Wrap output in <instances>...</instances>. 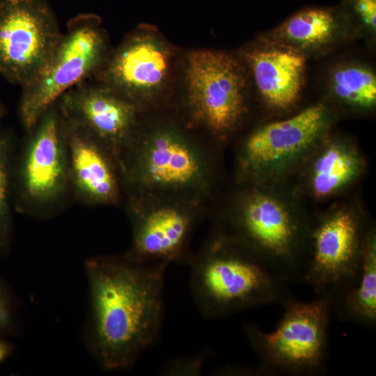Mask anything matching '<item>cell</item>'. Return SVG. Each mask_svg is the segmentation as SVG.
<instances>
[{
	"mask_svg": "<svg viewBox=\"0 0 376 376\" xmlns=\"http://www.w3.org/2000/svg\"><path fill=\"white\" fill-rule=\"evenodd\" d=\"M13 203L22 214L48 219L72 195L66 127L57 102L26 130L12 177Z\"/></svg>",
	"mask_w": 376,
	"mask_h": 376,
	"instance_id": "3",
	"label": "cell"
},
{
	"mask_svg": "<svg viewBox=\"0 0 376 376\" xmlns=\"http://www.w3.org/2000/svg\"><path fill=\"white\" fill-rule=\"evenodd\" d=\"M257 88L270 107L284 109L299 98L304 81L306 56L285 46L266 42L245 52Z\"/></svg>",
	"mask_w": 376,
	"mask_h": 376,
	"instance_id": "15",
	"label": "cell"
},
{
	"mask_svg": "<svg viewBox=\"0 0 376 376\" xmlns=\"http://www.w3.org/2000/svg\"><path fill=\"white\" fill-rule=\"evenodd\" d=\"M61 33L45 0H0V75L26 84L42 67Z\"/></svg>",
	"mask_w": 376,
	"mask_h": 376,
	"instance_id": "8",
	"label": "cell"
},
{
	"mask_svg": "<svg viewBox=\"0 0 376 376\" xmlns=\"http://www.w3.org/2000/svg\"><path fill=\"white\" fill-rule=\"evenodd\" d=\"M353 21L373 33L376 31V0H344Z\"/></svg>",
	"mask_w": 376,
	"mask_h": 376,
	"instance_id": "21",
	"label": "cell"
},
{
	"mask_svg": "<svg viewBox=\"0 0 376 376\" xmlns=\"http://www.w3.org/2000/svg\"><path fill=\"white\" fill-rule=\"evenodd\" d=\"M329 125V112L322 104L269 123L252 134L244 147L247 164L253 168L274 166L294 157L314 143Z\"/></svg>",
	"mask_w": 376,
	"mask_h": 376,
	"instance_id": "14",
	"label": "cell"
},
{
	"mask_svg": "<svg viewBox=\"0 0 376 376\" xmlns=\"http://www.w3.org/2000/svg\"><path fill=\"white\" fill-rule=\"evenodd\" d=\"M15 307L9 290L0 277V338L14 328Z\"/></svg>",
	"mask_w": 376,
	"mask_h": 376,
	"instance_id": "22",
	"label": "cell"
},
{
	"mask_svg": "<svg viewBox=\"0 0 376 376\" xmlns=\"http://www.w3.org/2000/svg\"><path fill=\"white\" fill-rule=\"evenodd\" d=\"M5 113V109L1 102L0 101V119L3 116Z\"/></svg>",
	"mask_w": 376,
	"mask_h": 376,
	"instance_id": "23",
	"label": "cell"
},
{
	"mask_svg": "<svg viewBox=\"0 0 376 376\" xmlns=\"http://www.w3.org/2000/svg\"><path fill=\"white\" fill-rule=\"evenodd\" d=\"M15 148L13 133L0 128V258L8 253L12 238V177Z\"/></svg>",
	"mask_w": 376,
	"mask_h": 376,
	"instance_id": "20",
	"label": "cell"
},
{
	"mask_svg": "<svg viewBox=\"0 0 376 376\" xmlns=\"http://www.w3.org/2000/svg\"><path fill=\"white\" fill-rule=\"evenodd\" d=\"M359 219L346 210L320 221L311 233V249L304 279L318 296L331 301V311L359 278L363 242Z\"/></svg>",
	"mask_w": 376,
	"mask_h": 376,
	"instance_id": "9",
	"label": "cell"
},
{
	"mask_svg": "<svg viewBox=\"0 0 376 376\" xmlns=\"http://www.w3.org/2000/svg\"><path fill=\"white\" fill-rule=\"evenodd\" d=\"M186 82L192 114L214 134L233 130L245 113L246 80L231 56L207 50L192 52Z\"/></svg>",
	"mask_w": 376,
	"mask_h": 376,
	"instance_id": "7",
	"label": "cell"
},
{
	"mask_svg": "<svg viewBox=\"0 0 376 376\" xmlns=\"http://www.w3.org/2000/svg\"><path fill=\"white\" fill-rule=\"evenodd\" d=\"M64 120L72 195L92 206L117 203L121 175L116 159L97 138Z\"/></svg>",
	"mask_w": 376,
	"mask_h": 376,
	"instance_id": "13",
	"label": "cell"
},
{
	"mask_svg": "<svg viewBox=\"0 0 376 376\" xmlns=\"http://www.w3.org/2000/svg\"><path fill=\"white\" fill-rule=\"evenodd\" d=\"M97 81L91 83L88 79L78 84L56 102L64 118L101 141L119 166L135 137L136 102Z\"/></svg>",
	"mask_w": 376,
	"mask_h": 376,
	"instance_id": "10",
	"label": "cell"
},
{
	"mask_svg": "<svg viewBox=\"0 0 376 376\" xmlns=\"http://www.w3.org/2000/svg\"><path fill=\"white\" fill-rule=\"evenodd\" d=\"M194 303L217 319L293 299L289 283L270 272L252 253L226 236L206 244L189 263Z\"/></svg>",
	"mask_w": 376,
	"mask_h": 376,
	"instance_id": "2",
	"label": "cell"
},
{
	"mask_svg": "<svg viewBox=\"0 0 376 376\" xmlns=\"http://www.w3.org/2000/svg\"><path fill=\"white\" fill-rule=\"evenodd\" d=\"M130 199L132 238L125 256L142 263L189 265L193 255L188 251V242L197 221L196 212L171 203L143 206L136 198Z\"/></svg>",
	"mask_w": 376,
	"mask_h": 376,
	"instance_id": "11",
	"label": "cell"
},
{
	"mask_svg": "<svg viewBox=\"0 0 376 376\" xmlns=\"http://www.w3.org/2000/svg\"><path fill=\"white\" fill-rule=\"evenodd\" d=\"M354 21L343 6L300 10L274 29L263 40L305 53L334 47L353 30Z\"/></svg>",
	"mask_w": 376,
	"mask_h": 376,
	"instance_id": "16",
	"label": "cell"
},
{
	"mask_svg": "<svg viewBox=\"0 0 376 376\" xmlns=\"http://www.w3.org/2000/svg\"><path fill=\"white\" fill-rule=\"evenodd\" d=\"M121 179L140 192L186 191L205 188L207 166L193 143L171 130L134 137L119 162Z\"/></svg>",
	"mask_w": 376,
	"mask_h": 376,
	"instance_id": "6",
	"label": "cell"
},
{
	"mask_svg": "<svg viewBox=\"0 0 376 376\" xmlns=\"http://www.w3.org/2000/svg\"><path fill=\"white\" fill-rule=\"evenodd\" d=\"M361 159L350 147L334 143L318 156L313 168L311 185L317 196H328L352 181L360 171Z\"/></svg>",
	"mask_w": 376,
	"mask_h": 376,
	"instance_id": "18",
	"label": "cell"
},
{
	"mask_svg": "<svg viewBox=\"0 0 376 376\" xmlns=\"http://www.w3.org/2000/svg\"><path fill=\"white\" fill-rule=\"evenodd\" d=\"M332 318L368 329L376 324V240L373 230L365 236L361 267L354 287L345 293L331 311Z\"/></svg>",
	"mask_w": 376,
	"mask_h": 376,
	"instance_id": "17",
	"label": "cell"
},
{
	"mask_svg": "<svg viewBox=\"0 0 376 376\" xmlns=\"http://www.w3.org/2000/svg\"><path fill=\"white\" fill-rule=\"evenodd\" d=\"M168 263H142L123 256L88 259V311L84 340L105 370L131 367L159 338Z\"/></svg>",
	"mask_w": 376,
	"mask_h": 376,
	"instance_id": "1",
	"label": "cell"
},
{
	"mask_svg": "<svg viewBox=\"0 0 376 376\" xmlns=\"http://www.w3.org/2000/svg\"><path fill=\"white\" fill-rule=\"evenodd\" d=\"M329 81L334 95L347 104L369 108L376 102V76L366 65L357 63L338 65Z\"/></svg>",
	"mask_w": 376,
	"mask_h": 376,
	"instance_id": "19",
	"label": "cell"
},
{
	"mask_svg": "<svg viewBox=\"0 0 376 376\" xmlns=\"http://www.w3.org/2000/svg\"><path fill=\"white\" fill-rule=\"evenodd\" d=\"M106 54L107 39L100 19L89 13L71 19L42 67L22 86L19 112L26 131L63 94L93 77Z\"/></svg>",
	"mask_w": 376,
	"mask_h": 376,
	"instance_id": "5",
	"label": "cell"
},
{
	"mask_svg": "<svg viewBox=\"0 0 376 376\" xmlns=\"http://www.w3.org/2000/svg\"><path fill=\"white\" fill-rule=\"evenodd\" d=\"M278 326L267 332L256 324H245L246 339L259 360L255 373L266 375H312L326 368L329 324V297L311 301L291 299Z\"/></svg>",
	"mask_w": 376,
	"mask_h": 376,
	"instance_id": "4",
	"label": "cell"
},
{
	"mask_svg": "<svg viewBox=\"0 0 376 376\" xmlns=\"http://www.w3.org/2000/svg\"><path fill=\"white\" fill-rule=\"evenodd\" d=\"M169 64V52L162 42L135 34L105 58L93 77L136 102L162 86Z\"/></svg>",
	"mask_w": 376,
	"mask_h": 376,
	"instance_id": "12",
	"label": "cell"
},
{
	"mask_svg": "<svg viewBox=\"0 0 376 376\" xmlns=\"http://www.w3.org/2000/svg\"><path fill=\"white\" fill-rule=\"evenodd\" d=\"M3 341V340H1V338H0V345L2 343Z\"/></svg>",
	"mask_w": 376,
	"mask_h": 376,
	"instance_id": "24",
	"label": "cell"
}]
</instances>
